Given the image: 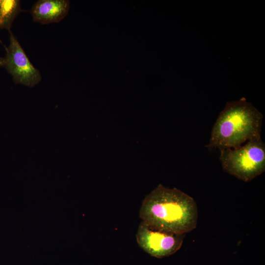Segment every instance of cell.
Wrapping results in <instances>:
<instances>
[{
    "instance_id": "1",
    "label": "cell",
    "mask_w": 265,
    "mask_h": 265,
    "mask_svg": "<svg viewBox=\"0 0 265 265\" xmlns=\"http://www.w3.org/2000/svg\"><path fill=\"white\" fill-rule=\"evenodd\" d=\"M139 217L152 228L185 234L196 227L198 208L195 200L187 194L159 184L144 199Z\"/></svg>"
},
{
    "instance_id": "2",
    "label": "cell",
    "mask_w": 265,
    "mask_h": 265,
    "mask_svg": "<svg viewBox=\"0 0 265 265\" xmlns=\"http://www.w3.org/2000/svg\"><path fill=\"white\" fill-rule=\"evenodd\" d=\"M263 114L244 98L227 102L212 130L206 147L212 150L236 148L261 138Z\"/></svg>"
},
{
    "instance_id": "3",
    "label": "cell",
    "mask_w": 265,
    "mask_h": 265,
    "mask_svg": "<svg viewBox=\"0 0 265 265\" xmlns=\"http://www.w3.org/2000/svg\"><path fill=\"white\" fill-rule=\"evenodd\" d=\"M223 171L249 182L265 171V144L261 137L250 140L236 148L219 150Z\"/></svg>"
},
{
    "instance_id": "4",
    "label": "cell",
    "mask_w": 265,
    "mask_h": 265,
    "mask_svg": "<svg viewBox=\"0 0 265 265\" xmlns=\"http://www.w3.org/2000/svg\"><path fill=\"white\" fill-rule=\"evenodd\" d=\"M185 235L158 230L141 221L136 238L145 252L153 257L162 258L174 254L181 248Z\"/></svg>"
},
{
    "instance_id": "5",
    "label": "cell",
    "mask_w": 265,
    "mask_h": 265,
    "mask_svg": "<svg viewBox=\"0 0 265 265\" xmlns=\"http://www.w3.org/2000/svg\"><path fill=\"white\" fill-rule=\"evenodd\" d=\"M3 66L16 84L33 87L42 80L39 71L31 63L15 36L10 31Z\"/></svg>"
},
{
    "instance_id": "6",
    "label": "cell",
    "mask_w": 265,
    "mask_h": 265,
    "mask_svg": "<svg viewBox=\"0 0 265 265\" xmlns=\"http://www.w3.org/2000/svg\"><path fill=\"white\" fill-rule=\"evenodd\" d=\"M70 1L67 0H39L32 6L30 13L34 22L42 24L58 23L67 15Z\"/></svg>"
},
{
    "instance_id": "7",
    "label": "cell",
    "mask_w": 265,
    "mask_h": 265,
    "mask_svg": "<svg viewBox=\"0 0 265 265\" xmlns=\"http://www.w3.org/2000/svg\"><path fill=\"white\" fill-rule=\"evenodd\" d=\"M20 12V0H0V29L9 30Z\"/></svg>"
},
{
    "instance_id": "8",
    "label": "cell",
    "mask_w": 265,
    "mask_h": 265,
    "mask_svg": "<svg viewBox=\"0 0 265 265\" xmlns=\"http://www.w3.org/2000/svg\"><path fill=\"white\" fill-rule=\"evenodd\" d=\"M4 64V58L0 57V68L2 66H3Z\"/></svg>"
}]
</instances>
